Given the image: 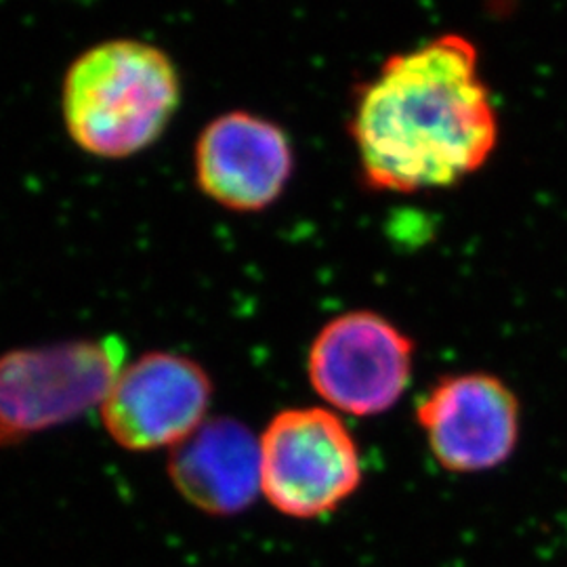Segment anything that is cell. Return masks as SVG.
<instances>
[{"instance_id": "obj_1", "label": "cell", "mask_w": 567, "mask_h": 567, "mask_svg": "<svg viewBox=\"0 0 567 567\" xmlns=\"http://www.w3.org/2000/svg\"><path fill=\"white\" fill-rule=\"evenodd\" d=\"M349 131L362 177L377 192L419 194L465 182L501 135L475 42L442 34L386 58L358 89Z\"/></svg>"}, {"instance_id": "obj_2", "label": "cell", "mask_w": 567, "mask_h": 567, "mask_svg": "<svg viewBox=\"0 0 567 567\" xmlns=\"http://www.w3.org/2000/svg\"><path fill=\"white\" fill-rule=\"evenodd\" d=\"M182 103V76L168 53L135 39L86 49L65 72L61 114L84 154L122 161L158 142Z\"/></svg>"}, {"instance_id": "obj_3", "label": "cell", "mask_w": 567, "mask_h": 567, "mask_svg": "<svg viewBox=\"0 0 567 567\" xmlns=\"http://www.w3.org/2000/svg\"><path fill=\"white\" fill-rule=\"evenodd\" d=\"M261 496L284 517L322 519L364 482L362 450L343 416L326 405L278 412L259 433Z\"/></svg>"}, {"instance_id": "obj_4", "label": "cell", "mask_w": 567, "mask_h": 567, "mask_svg": "<svg viewBox=\"0 0 567 567\" xmlns=\"http://www.w3.org/2000/svg\"><path fill=\"white\" fill-rule=\"evenodd\" d=\"M105 339L25 347L0 355V447L79 421L102 408L122 365Z\"/></svg>"}, {"instance_id": "obj_5", "label": "cell", "mask_w": 567, "mask_h": 567, "mask_svg": "<svg viewBox=\"0 0 567 567\" xmlns=\"http://www.w3.org/2000/svg\"><path fill=\"white\" fill-rule=\"evenodd\" d=\"M416 344L385 316L353 309L328 320L307 351V381L341 416H381L402 402Z\"/></svg>"}, {"instance_id": "obj_6", "label": "cell", "mask_w": 567, "mask_h": 567, "mask_svg": "<svg viewBox=\"0 0 567 567\" xmlns=\"http://www.w3.org/2000/svg\"><path fill=\"white\" fill-rule=\"evenodd\" d=\"M213 398V379L200 362L175 351H150L122 365L100 416L122 450L171 452L210 419Z\"/></svg>"}, {"instance_id": "obj_7", "label": "cell", "mask_w": 567, "mask_h": 567, "mask_svg": "<svg viewBox=\"0 0 567 567\" xmlns=\"http://www.w3.org/2000/svg\"><path fill=\"white\" fill-rule=\"evenodd\" d=\"M429 454L447 473L477 475L505 465L522 440V404L496 374L437 379L416 404Z\"/></svg>"}, {"instance_id": "obj_8", "label": "cell", "mask_w": 567, "mask_h": 567, "mask_svg": "<svg viewBox=\"0 0 567 567\" xmlns=\"http://www.w3.org/2000/svg\"><path fill=\"white\" fill-rule=\"evenodd\" d=\"M295 173V150L278 122L234 110L208 122L194 147L196 185L234 213H261L282 198Z\"/></svg>"}, {"instance_id": "obj_9", "label": "cell", "mask_w": 567, "mask_h": 567, "mask_svg": "<svg viewBox=\"0 0 567 567\" xmlns=\"http://www.w3.org/2000/svg\"><path fill=\"white\" fill-rule=\"evenodd\" d=\"M168 480L183 501L206 515L231 517L261 496V446L234 419H208L168 452Z\"/></svg>"}]
</instances>
